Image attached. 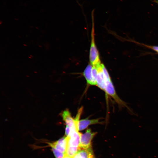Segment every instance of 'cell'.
I'll return each mask as SVG.
<instances>
[{"label":"cell","instance_id":"cell-1","mask_svg":"<svg viewBox=\"0 0 158 158\" xmlns=\"http://www.w3.org/2000/svg\"><path fill=\"white\" fill-rule=\"evenodd\" d=\"M92 27L91 39L90 50L89 59L92 66H96L101 63L98 51L96 46L95 40L94 24L93 13L92 12Z\"/></svg>","mask_w":158,"mask_h":158},{"label":"cell","instance_id":"cell-2","mask_svg":"<svg viewBox=\"0 0 158 158\" xmlns=\"http://www.w3.org/2000/svg\"><path fill=\"white\" fill-rule=\"evenodd\" d=\"M104 77L106 93L111 97L120 106L126 107L128 109L126 103L121 100L116 94L110 76Z\"/></svg>","mask_w":158,"mask_h":158},{"label":"cell","instance_id":"cell-3","mask_svg":"<svg viewBox=\"0 0 158 158\" xmlns=\"http://www.w3.org/2000/svg\"><path fill=\"white\" fill-rule=\"evenodd\" d=\"M96 134V133L92 132L90 129H87L84 134H81L80 143L81 148L87 150L91 148L92 140Z\"/></svg>","mask_w":158,"mask_h":158},{"label":"cell","instance_id":"cell-4","mask_svg":"<svg viewBox=\"0 0 158 158\" xmlns=\"http://www.w3.org/2000/svg\"><path fill=\"white\" fill-rule=\"evenodd\" d=\"M48 144L51 147L53 153L60 152L66 154L67 146L66 137L64 136L55 142H49Z\"/></svg>","mask_w":158,"mask_h":158},{"label":"cell","instance_id":"cell-5","mask_svg":"<svg viewBox=\"0 0 158 158\" xmlns=\"http://www.w3.org/2000/svg\"><path fill=\"white\" fill-rule=\"evenodd\" d=\"M81 134L78 131H71L69 135L66 136L67 141V146L80 148V143Z\"/></svg>","mask_w":158,"mask_h":158},{"label":"cell","instance_id":"cell-6","mask_svg":"<svg viewBox=\"0 0 158 158\" xmlns=\"http://www.w3.org/2000/svg\"><path fill=\"white\" fill-rule=\"evenodd\" d=\"M61 116L66 126L70 127L71 131H78L75 126L74 119L72 117L71 113L68 109L64 111L62 113Z\"/></svg>","mask_w":158,"mask_h":158},{"label":"cell","instance_id":"cell-7","mask_svg":"<svg viewBox=\"0 0 158 158\" xmlns=\"http://www.w3.org/2000/svg\"><path fill=\"white\" fill-rule=\"evenodd\" d=\"M97 71L96 79L97 85L100 89L105 91V83L102 70V63L96 66Z\"/></svg>","mask_w":158,"mask_h":158},{"label":"cell","instance_id":"cell-8","mask_svg":"<svg viewBox=\"0 0 158 158\" xmlns=\"http://www.w3.org/2000/svg\"><path fill=\"white\" fill-rule=\"evenodd\" d=\"M92 66L91 64H88L83 72V75L87 84L91 85H97L92 77Z\"/></svg>","mask_w":158,"mask_h":158},{"label":"cell","instance_id":"cell-9","mask_svg":"<svg viewBox=\"0 0 158 158\" xmlns=\"http://www.w3.org/2000/svg\"><path fill=\"white\" fill-rule=\"evenodd\" d=\"M100 118L89 120L87 118L80 121L79 124V130H83L91 125L99 123Z\"/></svg>","mask_w":158,"mask_h":158},{"label":"cell","instance_id":"cell-10","mask_svg":"<svg viewBox=\"0 0 158 158\" xmlns=\"http://www.w3.org/2000/svg\"><path fill=\"white\" fill-rule=\"evenodd\" d=\"M81 149L80 148L68 146L66 150V154L70 157L72 158Z\"/></svg>","mask_w":158,"mask_h":158},{"label":"cell","instance_id":"cell-11","mask_svg":"<svg viewBox=\"0 0 158 158\" xmlns=\"http://www.w3.org/2000/svg\"><path fill=\"white\" fill-rule=\"evenodd\" d=\"M88 152L85 150L81 149L74 156L71 158H88Z\"/></svg>","mask_w":158,"mask_h":158},{"label":"cell","instance_id":"cell-12","mask_svg":"<svg viewBox=\"0 0 158 158\" xmlns=\"http://www.w3.org/2000/svg\"><path fill=\"white\" fill-rule=\"evenodd\" d=\"M97 71L96 66H92V74L94 80L97 83L96 79L97 76Z\"/></svg>","mask_w":158,"mask_h":158},{"label":"cell","instance_id":"cell-13","mask_svg":"<svg viewBox=\"0 0 158 158\" xmlns=\"http://www.w3.org/2000/svg\"><path fill=\"white\" fill-rule=\"evenodd\" d=\"M143 45H145V47L150 48L152 50L154 51L155 52L158 54V46H149L146 45L145 44H142Z\"/></svg>","mask_w":158,"mask_h":158},{"label":"cell","instance_id":"cell-14","mask_svg":"<svg viewBox=\"0 0 158 158\" xmlns=\"http://www.w3.org/2000/svg\"><path fill=\"white\" fill-rule=\"evenodd\" d=\"M71 132V128L68 126H66L65 128V134L66 136L69 135Z\"/></svg>","mask_w":158,"mask_h":158},{"label":"cell","instance_id":"cell-15","mask_svg":"<svg viewBox=\"0 0 158 158\" xmlns=\"http://www.w3.org/2000/svg\"><path fill=\"white\" fill-rule=\"evenodd\" d=\"M88 158H95L91 148L88 149Z\"/></svg>","mask_w":158,"mask_h":158},{"label":"cell","instance_id":"cell-16","mask_svg":"<svg viewBox=\"0 0 158 158\" xmlns=\"http://www.w3.org/2000/svg\"><path fill=\"white\" fill-rule=\"evenodd\" d=\"M63 158H71L69 157L66 154L65 156V157Z\"/></svg>","mask_w":158,"mask_h":158}]
</instances>
